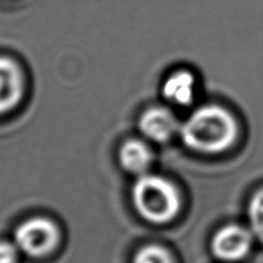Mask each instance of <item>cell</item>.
Here are the masks:
<instances>
[{"label": "cell", "instance_id": "1", "mask_svg": "<svg viewBox=\"0 0 263 263\" xmlns=\"http://www.w3.org/2000/svg\"><path fill=\"white\" fill-rule=\"evenodd\" d=\"M187 147L206 154L222 153L235 142L237 125L234 116L219 106H203L179 128Z\"/></svg>", "mask_w": 263, "mask_h": 263}, {"label": "cell", "instance_id": "3", "mask_svg": "<svg viewBox=\"0 0 263 263\" xmlns=\"http://www.w3.org/2000/svg\"><path fill=\"white\" fill-rule=\"evenodd\" d=\"M60 234L53 222L45 218H32L20 224L14 232V244L31 257L48 254L57 245Z\"/></svg>", "mask_w": 263, "mask_h": 263}, {"label": "cell", "instance_id": "9", "mask_svg": "<svg viewBox=\"0 0 263 263\" xmlns=\"http://www.w3.org/2000/svg\"><path fill=\"white\" fill-rule=\"evenodd\" d=\"M248 216L253 234L263 242V190L252 197L248 208Z\"/></svg>", "mask_w": 263, "mask_h": 263}, {"label": "cell", "instance_id": "2", "mask_svg": "<svg viewBox=\"0 0 263 263\" xmlns=\"http://www.w3.org/2000/svg\"><path fill=\"white\" fill-rule=\"evenodd\" d=\"M133 204L142 218L151 223H166L181 206L178 191L165 178L141 176L133 187Z\"/></svg>", "mask_w": 263, "mask_h": 263}, {"label": "cell", "instance_id": "11", "mask_svg": "<svg viewBox=\"0 0 263 263\" xmlns=\"http://www.w3.org/2000/svg\"><path fill=\"white\" fill-rule=\"evenodd\" d=\"M17 245L8 241H0V263H16Z\"/></svg>", "mask_w": 263, "mask_h": 263}, {"label": "cell", "instance_id": "7", "mask_svg": "<svg viewBox=\"0 0 263 263\" xmlns=\"http://www.w3.org/2000/svg\"><path fill=\"white\" fill-rule=\"evenodd\" d=\"M120 164L126 172L143 174L153 161V155L147 146L141 141H126L119 153Z\"/></svg>", "mask_w": 263, "mask_h": 263}, {"label": "cell", "instance_id": "6", "mask_svg": "<svg viewBox=\"0 0 263 263\" xmlns=\"http://www.w3.org/2000/svg\"><path fill=\"white\" fill-rule=\"evenodd\" d=\"M22 96V77L12 60L0 57V115L11 111Z\"/></svg>", "mask_w": 263, "mask_h": 263}, {"label": "cell", "instance_id": "4", "mask_svg": "<svg viewBox=\"0 0 263 263\" xmlns=\"http://www.w3.org/2000/svg\"><path fill=\"white\" fill-rule=\"evenodd\" d=\"M250 244L249 231L241 226L230 224L217 232L212 241V250L222 260H239L249 252Z\"/></svg>", "mask_w": 263, "mask_h": 263}, {"label": "cell", "instance_id": "10", "mask_svg": "<svg viewBox=\"0 0 263 263\" xmlns=\"http://www.w3.org/2000/svg\"><path fill=\"white\" fill-rule=\"evenodd\" d=\"M135 263H173L165 249L158 245H147L136 254Z\"/></svg>", "mask_w": 263, "mask_h": 263}, {"label": "cell", "instance_id": "5", "mask_svg": "<svg viewBox=\"0 0 263 263\" xmlns=\"http://www.w3.org/2000/svg\"><path fill=\"white\" fill-rule=\"evenodd\" d=\"M179 124L176 116L164 107H151L142 114L140 119V130L142 135L155 142H165L171 140Z\"/></svg>", "mask_w": 263, "mask_h": 263}, {"label": "cell", "instance_id": "8", "mask_svg": "<svg viewBox=\"0 0 263 263\" xmlns=\"http://www.w3.org/2000/svg\"><path fill=\"white\" fill-rule=\"evenodd\" d=\"M195 79L189 71H177L165 80L163 95L171 102L177 105H190L194 100Z\"/></svg>", "mask_w": 263, "mask_h": 263}]
</instances>
